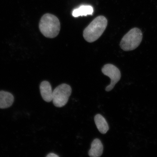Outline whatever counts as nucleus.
Masks as SVG:
<instances>
[{
	"label": "nucleus",
	"instance_id": "nucleus-4",
	"mask_svg": "<svg viewBox=\"0 0 157 157\" xmlns=\"http://www.w3.org/2000/svg\"><path fill=\"white\" fill-rule=\"evenodd\" d=\"M72 89L68 84H62L53 91L52 101L55 106L61 107L67 103L71 95Z\"/></svg>",
	"mask_w": 157,
	"mask_h": 157
},
{
	"label": "nucleus",
	"instance_id": "nucleus-5",
	"mask_svg": "<svg viewBox=\"0 0 157 157\" xmlns=\"http://www.w3.org/2000/svg\"><path fill=\"white\" fill-rule=\"evenodd\" d=\"M105 75L111 79V83L105 88V91H110L114 87L115 84L121 79V74L120 71L116 66L111 64L105 65L101 70Z\"/></svg>",
	"mask_w": 157,
	"mask_h": 157
},
{
	"label": "nucleus",
	"instance_id": "nucleus-1",
	"mask_svg": "<svg viewBox=\"0 0 157 157\" xmlns=\"http://www.w3.org/2000/svg\"><path fill=\"white\" fill-rule=\"evenodd\" d=\"M108 24L107 20L103 16L94 19L84 29L83 36L88 42L92 43L98 40L105 30Z\"/></svg>",
	"mask_w": 157,
	"mask_h": 157
},
{
	"label": "nucleus",
	"instance_id": "nucleus-7",
	"mask_svg": "<svg viewBox=\"0 0 157 157\" xmlns=\"http://www.w3.org/2000/svg\"><path fill=\"white\" fill-rule=\"evenodd\" d=\"M103 146L100 139H95L92 142L88 155L91 157H99L103 154Z\"/></svg>",
	"mask_w": 157,
	"mask_h": 157
},
{
	"label": "nucleus",
	"instance_id": "nucleus-2",
	"mask_svg": "<svg viewBox=\"0 0 157 157\" xmlns=\"http://www.w3.org/2000/svg\"><path fill=\"white\" fill-rule=\"evenodd\" d=\"M39 29L42 34L48 38L57 36L60 29V24L58 17L50 13H46L41 17Z\"/></svg>",
	"mask_w": 157,
	"mask_h": 157
},
{
	"label": "nucleus",
	"instance_id": "nucleus-6",
	"mask_svg": "<svg viewBox=\"0 0 157 157\" xmlns=\"http://www.w3.org/2000/svg\"><path fill=\"white\" fill-rule=\"evenodd\" d=\"M40 90L41 96L45 101L50 102L52 101L53 91L48 82H42L40 84Z\"/></svg>",
	"mask_w": 157,
	"mask_h": 157
},
{
	"label": "nucleus",
	"instance_id": "nucleus-3",
	"mask_svg": "<svg viewBox=\"0 0 157 157\" xmlns=\"http://www.w3.org/2000/svg\"><path fill=\"white\" fill-rule=\"evenodd\" d=\"M143 39L142 31L137 28L130 29L121 41V48L124 51H130L136 48L141 44Z\"/></svg>",
	"mask_w": 157,
	"mask_h": 157
},
{
	"label": "nucleus",
	"instance_id": "nucleus-9",
	"mask_svg": "<svg viewBox=\"0 0 157 157\" xmlns=\"http://www.w3.org/2000/svg\"><path fill=\"white\" fill-rule=\"evenodd\" d=\"M96 126L99 132L102 134H105L109 129V125L105 119L99 114L96 115L94 118Z\"/></svg>",
	"mask_w": 157,
	"mask_h": 157
},
{
	"label": "nucleus",
	"instance_id": "nucleus-8",
	"mask_svg": "<svg viewBox=\"0 0 157 157\" xmlns=\"http://www.w3.org/2000/svg\"><path fill=\"white\" fill-rule=\"evenodd\" d=\"M14 101L13 95L9 92L0 91V109H5L13 105Z\"/></svg>",
	"mask_w": 157,
	"mask_h": 157
},
{
	"label": "nucleus",
	"instance_id": "nucleus-10",
	"mask_svg": "<svg viewBox=\"0 0 157 157\" xmlns=\"http://www.w3.org/2000/svg\"><path fill=\"white\" fill-rule=\"evenodd\" d=\"M94 12L93 7L90 5H82L78 8L74 9L72 12V16L74 17L88 15H92Z\"/></svg>",
	"mask_w": 157,
	"mask_h": 157
},
{
	"label": "nucleus",
	"instance_id": "nucleus-11",
	"mask_svg": "<svg viewBox=\"0 0 157 157\" xmlns=\"http://www.w3.org/2000/svg\"><path fill=\"white\" fill-rule=\"evenodd\" d=\"M47 157H59V156L56 154H54V153H51L49 154L48 155L46 156Z\"/></svg>",
	"mask_w": 157,
	"mask_h": 157
}]
</instances>
